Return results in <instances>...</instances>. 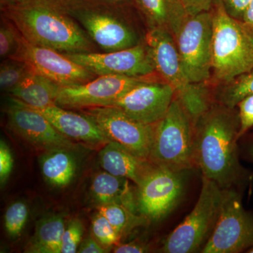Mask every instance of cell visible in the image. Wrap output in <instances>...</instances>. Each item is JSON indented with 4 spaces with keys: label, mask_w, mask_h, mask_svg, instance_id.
I'll return each mask as SVG.
<instances>
[{
    "label": "cell",
    "mask_w": 253,
    "mask_h": 253,
    "mask_svg": "<svg viewBox=\"0 0 253 253\" xmlns=\"http://www.w3.org/2000/svg\"><path fill=\"white\" fill-rule=\"evenodd\" d=\"M236 108L216 101L195 121L194 163L202 176L222 189L243 190L253 174L240 161V118Z\"/></svg>",
    "instance_id": "cell-1"
},
{
    "label": "cell",
    "mask_w": 253,
    "mask_h": 253,
    "mask_svg": "<svg viewBox=\"0 0 253 253\" xmlns=\"http://www.w3.org/2000/svg\"><path fill=\"white\" fill-rule=\"evenodd\" d=\"M21 36L35 45L61 53L91 52L92 43L60 0H31L5 7Z\"/></svg>",
    "instance_id": "cell-2"
},
{
    "label": "cell",
    "mask_w": 253,
    "mask_h": 253,
    "mask_svg": "<svg viewBox=\"0 0 253 253\" xmlns=\"http://www.w3.org/2000/svg\"><path fill=\"white\" fill-rule=\"evenodd\" d=\"M212 21V76L224 84L253 69V37L245 23L226 12L221 1L216 3Z\"/></svg>",
    "instance_id": "cell-3"
},
{
    "label": "cell",
    "mask_w": 253,
    "mask_h": 253,
    "mask_svg": "<svg viewBox=\"0 0 253 253\" xmlns=\"http://www.w3.org/2000/svg\"><path fill=\"white\" fill-rule=\"evenodd\" d=\"M146 45L156 72L174 89L176 97L180 100L195 123L213 102L205 84H194L188 79L181 64L174 37L167 30L151 28L146 35Z\"/></svg>",
    "instance_id": "cell-4"
},
{
    "label": "cell",
    "mask_w": 253,
    "mask_h": 253,
    "mask_svg": "<svg viewBox=\"0 0 253 253\" xmlns=\"http://www.w3.org/2000/svg\"><path fill=\"white\" fill-rule=\"evenodd\" d=\"M195 123L180 100L174 96L167 113L155 125L149 160L174 170H190L194 163Z\"/></svg>",
    "instance_id": "cell-5"
},
{
    "label": "cell",
    "mask_w": 253,
    "mask_h": 253,
    "mask_svg": "<svg viewBox=\"0 0 253 253\" xmlns=\"http://www.w3.org/2000/svg\"><path fill=\"white\" fill-rule=\"evenodd\" d=\"M224 189L202 176L199 199L187 217L163 241L165 253L201 252L212 235L222 202Z\"/></svg>",
    "instance_id": "cell-6"
},
{
    "label": "cell",
    "mask_w": 253,
    "mask_h": 253,
    "mask_svg": "<svg viewBox=\"0 0 253 253\" xmlns=\"http://www.w3.org/2000/svg\"><path fill=\"white\" fill-rule=\"evenodd\" d=\"M212 13L189 16L174 37L183 70L194 84H206L212 76Z\"/></svg>",
    "instance_id": "cell-7"
},
{
    "label": "cell",
    "mask_w": 253,
    "mask_h": 253,
    "mask_svg": "<svg viewBox=\"0 0 253 253\" xmlns=\"http://www.w3.org/2000/svg\"><path fill=\"white\" fill-rule=\"evenodd\" d=\"M253 247V212L245 209L242 196L224 189L219 218L202 253H239Z\"/></svg>",
    "instance_id": "cell-8"
},
{
    "label": "cell",
    "mask_w": 253,
    "mask_h": 253,
    "mask_svg": "<svg viewBox=\"0 0 253 253\" xmlns=\"http://www.w3.org/2000/svg\"><path fill=\"white\" fill-rule=\"evenodd\" d=\"M156 166L136 186L137 212L148 221L167 217L181 201L185 190L187 172Z\"/></svg>",
    "instance_id": "cell-9"
},
{
    "label": "cell",
    "mask_w": 253,
    "mask_h": 253,
    "mask_svg": "<svg viewBox=\"0 0 253 253\" xmlns=\"http://www.w3.org/2000/svg\"><path fill=\"white\" fill-rule=\"evenodd\" d=\"M82 111L96 123L110 141L121 145L138 157L149 160L156 124L138 122L112 106L87 108Z\"/></svg>",
    "instance_id": "cell-10"
},
{
    "label": "cell",
    "mask_w": 253,
    "mask_h": 253,
    "mask_svg": "<svg viewBox=\"0 0 253 253\" xmlns=\"http://www.w3.org/2000/svg\"><path fill=\"white\" fill-rule=\"evenodd\" d=\"M68 59L97 76L146 78L156 71L146 44L107 53H63Z\"/></svg>",
    "instance_id": "cell-11"
},
{
    "label": "cell",
    "mask_w": 253,
    "mask_h": 253,
    "mask_svg": "<svg viewBox=\"0 0 253 253\" xmlns=\"http://www.w3.org/2000/svg\"><path fill=\"white\" fill-rule=\"evenodd\" d=\"M149 81L146 78L101 76L86 83L61 86L55 104L66 109L111 106L133 87Z\"/></svg>",
    "instance_id": "cell-12"
},
{
    "label": "cell",
    "mask_w": 253,
    "mask_h": 253,
    "mask_svg": "<svg viewBox=\"0 0 253 253\" xmlns=\"http://www.w3.org/2000/svg\"><path fill=\"white\" fill-rule=\"evenodd\" d=\"M11 58L24 61L35 73L49 78L60 86L83 84L94 79L96 76L63 53L35 45L23 37L16 54Z\"/></svg>",
    "instance_id": "cell-13"
},
{
    "label": "cell",
    "mask_w": 253,
    "mask_h": 253,
    "mask_svg": "<svg viewBox=\"0 0 253 253\" xmlns=\"http://www.w3.org/2000/svg\"><path fill=\"white\" fill-rule=\"evenodd\" d=\"M8 126L32 146L44 151L76 150L78 146L59 132L42 113L11 97L6 109Z\"/></svg>",
    "instance_id": "cell-14"
},
{
    "label": "cell",
    "mask_w": 253,
    "mask_h": 253,
    "mask_svg": "<svg viewBox=\"0 0 253 253\" xmlns=\"http://www.w3.org/2000/svg\"><path fill=\"white\" fill-rule=\"evenodd\" d=\"M174 96L175 91L168 83L148 81L133 87L111 106L138 122L155 125L166 116Z\"/></svg>",
    "instance_id": "cell-15"
},
{
    "label": "cell",
    "mask_w": 253,
    "mask_h": 253,
    "mask_svg": "<svg viewBox=\"0 0 253 253\" xmlns=\"http://www.w3.org/2000/svg\"><path fill=\"white\" fill-rule=\"evenodd\" d=\"M68 7L73 17L81 23L91 39L103 49L117 51L137 44L134 32L109 11L84 6Z\"/></svg>",
    "instance_id": "cell-16"
},
{
    "label": "cell",
    "mask_w": 253,
    "mask_h": 253,
    "mask_svg": "<svg viewBox=\"0 0 253 253\" xmlns=\"http://www.w3.org/2000/svg\"><path fill=\"white\" fill-rule=\"evenodd\" d=\"M33 109L42 113L59 132L68 139L91 146H104L111 141L96 123L83 113L73 112L56 104Z\"/></svg>",
    "instance_id": "cell-17"
},
{
    "label": "cell",
    "mask_w": 253,
    "mask_h": 253,
    "mask_svg": "<svg viewBox=\"0 0 253 253\" xmlns=\"http://www.w3.org/2000/svg\"><path fill=\"white\" fill-rule=\"evenodd\" d=\"M99 163L106 172L126 178L139 186L156 167L149 160L138 157L123 146L110 141L100 151Z\"/></svg>",
    "instance_id": "cell-18"
},
{
    "label": "cell",
    "mask_w": 253,
    "mask_h": 253,
    "mask_svg": "<svg viewBox=\"0 0 253 253\" xmlns=\"http://www.w3.org/2000/svg\"><path fill=\"white\" fill-rule=\"evenodd\" d=\"M129 181L106 171L98 173L91 182V196L97 205L120 204L137 212L136 191L131 189Z\"/></svg>",
    "instance_id": "cell-19"
},
{
    "label": "cell",
    "mask_w": 253,
    "mask_h": 253,
    "mask_svg": "<svg viewBox=\"0 0 253 253\" xmlns=\"http://www.w3.org/2000/svg\"><path fill=\"white\" fill-rule=\"evenodd\" d=\"M151 28L167 30L176 36L189 16L181 0H136Z\"/></svg>",
    "instance_id": "cell-20"
},
{
    "label": "cell",
    "mask_w": 253,
    "mask_h": 253,
    "mask_svg": "<svg viewBox=\"0 0 253 253\" xmlns=\"http://www.w3.org/2000/svg\"><path fill=\"white\" fill-rule=\"evenodd\" d=\"M60 86L59 84L49 78L33 71L9 93L11 97L29 107L42 109L56 104L55 101Z\"/></svg>",
    "instance_id": "cell-21"
},
{
    "label": "cell",
    "mask_w": 253,
    "mask_h": 253,
    "mask_svg": "<svg viewBox=\"0 0 253 253\" xmlns=\"http://www.w3.org/2000/svg\"><path fill=\"white\" fill-rule=\"evenodd\" d=\"M40 165L44 179L55 187H64L71 184L77 172V161L71 149L46 151L41 156Z\"/></svg>",
    "instance_id": "cell-22"
},
{
    "label": "cell",
    "mask_w": 253,
    "mask_h": 253,
    "mask_svg": "<svg viewBox=\"0 0 253 253\" xmlns=\"http://www.w3.org/2000/svg\"><path fill=\"white\" fill-rule=\"evenodd\" d=\"M66 223L60 214L42 218L36 224L34 234L25 252L29 253H61V242Z\"/></svg>",
    "instance_id": "cell-23"
},
{
    "label": "cell",
    "mask_w": 253,
    "mask_h": 253,
    "mask_svg": "<svg viewBox=\"0 0 253 253\" xmlns=\"http://www.w3.org/2000/svg\"><path fill=\"white\" fill-rule=\"evenodd\" d=\"M96 210L107 219L122 238L127 236L136 227L149 221L136 211L122 204H99L96 206Z\"/></svg>",
    "instance_id": "cell-24"
},
{
    "label": "cell",
    "mask_w": 253,
    "mask_h": 253,
    "mask_svg": "<svg viewBox=\"0 0 253 253\" xmlns=\"http://www.w3.org/2000/svg\"><path fill=\"white\" fill-rule=\"evenodd\" d=\"M253 94V68L223 84L213 101L229 108H236L245 98Z\"/></svg>",
    "instance_id": "cell-25"
},
{
    "label": "cell",
    "mask_w": 253,
    "mask_h": 253,
    "mask_svg": "<svg viewBox=\"0 0 253 253\" xmlns=\"http://www.w3.org/2000/svg\"><path fill=\"white\" fill-rule=\"evenodd\" d=\"M31 68L21 60L9 58L3 61L0 67V86L3 90L9 91L30 73Z\"/></svg>",
    "instance_id": "cell-26"
},
{
    "label": "cell",
    "mask_w": 253,
    "mask_h": 253,
    "mask_svg": "<svg viewBox=\"0 0 253 253\" xmlns=\"http://www.w3.org/2000/svg\"><path fill=\"white\" fill-rule=\"evenodd\" d=\"M91 234L101 246L106 249L121 244L122 236L113 229L109 221L99 212L93 216L91 224Z\"/></svg>",
    "instance_id": "cell-27"
},
{
    "label": "cell",
    "mask_w": 253,
    "mask_h": 253,
    "mask_svg": "<svg viewBox=\"0 0 253 253\" xmlns=\"http://www.w3.org/2000/svg\"><path fill=\"white\" fill-rule=\"evenodd\" d=\"M28 217L27 205L16 201L10 205L4 214L5 229L11 237L16 239L21 235Z\"/></svg>",
    "instance_id": "cell-28"
},
{
    "label": "cell",
    "mask_w": 253,
    "mask_h": 253,
    "mask_svg": "<svg viewBox=\"0 0 253 253\" xmlns=\"http://www.w3.org/2000/svg\"><path fill=\"white\" fill-rule=\"evenodd\" d=\"M22 36L11 21H4L0 28V56L4 59L12 57L21 43Z\"/></svg>",
    "instance_id": "cell-29"
},
{
    "label": "cell",
    "mask_w": 253,
    "mask_h": 253,
    "mask_svg": "<svg viewBox=\"0 0 253 253\" xmlns=\"http://www.w3.org/2000/svg\"><path fill=\"white\" fill-rule=\"evenodd\" d=\"M83 233L84 226L79 219L75 218L70 221L63 232L61 253H78Z\"/></svg>",
    "instance_id": "cell-30"
},
{
    "label": "cell",
    "mask_w": 253,
    "mask_h": 253,
    "mask_svg": "<svg viewBox=\"0 0 253 253\" xmlns=\"http://www.w3.org/2000/svg\"><path fill=\"white\" fill-rule=\"evenodd\" d=\"M238 111L240 118L239 137L253 128V94L243 99L238 104Z\"/></svg>",
    "instance_id": "cell-31"
},
{
    "label": "cell",
    "mask_w": 253,
    "mask_h": 253,
    "mask_svg": "<svg viewBox=\"0 0 253 253\" xmlns=\"http://www.w3.org/2000/svg\"><path fill=\"white\" fill-rule=\"evenodd\" d=\"M14 159L9 146L4 141L0 143V180L4 183L9 177L13 169Z\"/></svg>",
    "instance_id": "cell-32"
},
{
    "label": "cell",
    "mask_w": 253,
    "mask_h": 253,
    "mask_svg": "<svg viewBox=\"0 0 253 253\" xmlns=\"http://www.w3.org/2000/svg\"><path fill=\"white\" fill-rule=\"evenodd\" d=\"M252 0H220L223 7L231 17L242 22L243 17Z\"/></svg>",
    "instance_id": "cell-33"
},
{
    "label": "cell",
    "mask_w": 253,
    "mask_h": 253,
    "mask_svg": "<svg viewBox=\"0 0 253 253\" xmlns=\"http://www.w3.org/2000/svg\"><path fill=\"white\" fill-rule=\"evenodd\" d=\"M213 0H181L189 16L210 11Z\"/></svg>",
    "instance_id": "cell-34"
},
{
    "label": "cell",
    "mask_w": 253,
    "mask_h": 253,
    "mask_svg": "<svg viewBox=\"0 0 253 253\" xmlns=\"http://www.w3.org/2000/svg\"><path fill=\"white\" fill-rule=\"evenodd\" d=\"M149 247L140 241H130L126 244H118L113 249L116 253H142L149 252Z\"/></svg>",
    "instance_id": "cell-35"
},
{
    "label": "cell",
    "mask_w": 253,
    "mask_h": 253,
    "mask_svg": "<svg viewBox=\"0 0 253 253\" xmlns=\"http://www.w3.org/2000/svg\"><path fill=\"white\" fill-rule=\"evenodd\" d=\"M240 154L249 162L253 163V131L241 136L239 139Z\"/></svg>",
    "instance_id": "cell-36"
},
{
    "label": "cell",
    "mask_w": 253,
    "mask_h": 253,
    "mask_svg": "<svg viewBox=\"0 0 253 253\" xmlns=\"http://www.w3.org/2000/svg\"><path fill=\"white\" fill-rule=\"evenodd\" d=\"M109 252V249L96 241L93 236H88L80 245L78 253H105Z\"/></svg>",
    "instance_id": "cell-37"
},
{
    "label": "cell",
    "mask_w": 253,
    "mask_h": 253,
    "mask_svg": "<svg viewBox=\"0 0 253 253\" xmlns=\"http://www.w3.org/2000/svg\"><path fill=\"white\" fill-rule=\"evenodd\" d=\"M242 22L245 24L253 26V0L251 1V4H250L249 7L245 12Z\"/></svg>",
    "instance_id": "cell-38"
},
{
    "label": "cell",
    "mask_w": 253,
    "mask_h": 253,
    "mask_svg": "<svg viewBox=\"0 0 253 253\" xmlns=\"http://www.w3.org/2000/svg\"><path fill=\"white\" fill-rule=\"evenodd\" d=\"M29 1L31 0H1V4L5 7H8V6L25 4Z\"/></svg>",
    "instance_id": "cell-39"
},
{
    "label": "cell",
    "mask_w": 253,
    "mask_h": 253,
    "mask_svg": "<svg viewBox=\"0 0 253 253\" xmlns=\"http://www.w3.org/2000/svg\"><path fill=\"white\" fill-rule=\"evenodd\" d=\"M246 26V27H247L248 30H249L250 33H251V34L252 35V36L253 37V26H251V25H247L245 24Z\"/></svg>",
    "instance_id": "cell-40"
},
{
    "label": "cell",
    "mask_w": 253,
    "mask_h": 253,
    "mask_svg": "<svg viewBox=\"0 0 253 253\" xmlns=\"http://www.w3.org/2000/svg\"><path fill=\"white\" fill-rule=\"evenodd\" d=\"M248 253H253V247L251 248V249H249V251H247Z\"/></svg>",
    "instance_id": "cell-41"
}]
</instances>
